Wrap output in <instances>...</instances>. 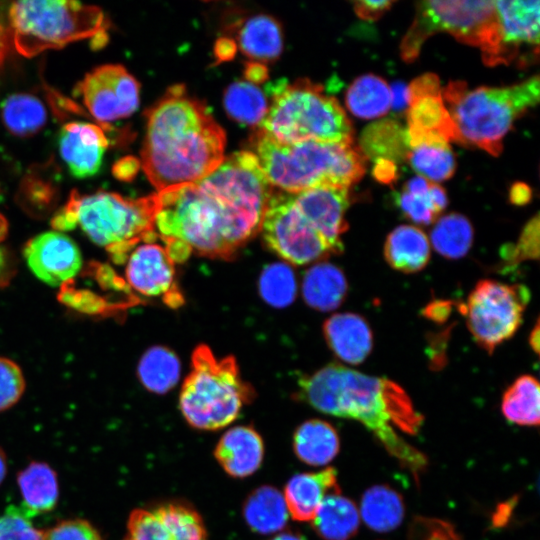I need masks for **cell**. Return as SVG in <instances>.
<instances>
[{
  "instance_id": "cell-1",
  "label": "cell",
  "mask_w": 540,
  "mask_h": 540,
  "mask_svg": "<svg viewBox=\"0 0 540 540\" xmlns=\"http://www.w3.org/2000/svg\"><path fill=\"white\" fill-rule=\"evenodd\" d=\"M274 190L252 152L232 153L204 178L156 192L155 232L174 263L193 252L228 260L260 231Z\"/></svg>"
},
{
  "instance_id": "cell-2",
  "label": "cell",
  "mask_w": 540,
  "mask_h": 540,
  "mask_svg": "<svg viewBox=\"0 0 540 540\" xmlns=\"http://www.w3.org/2000/svg\"><path fill=\"white\" fill-rule=\"evenodd\" d=\"M298 387V398L314 409L363 424L403 468L419 479L427 458L398 431L417 434L423 416L400 385L333 363L302 376Z\"/></svg>"
},
{
  "instance_id": "cell-3",
  "label": "cell",
  "mask_w": 540,
  "mask_h": 540,
  "mask_svg": "<svg viewBox=\"0 0 540 540\" xmlns=\"http://www.w3.org/2000/svg\"><path fill=\"white\" fill-rule=\"evenodd\" d=\"M146 115L139 163L157 192L198 181L224 160L223 128L184 86L169 88Z\"/></svg>"
},
{
  "instance_id": "cell-4",
  "label": "cell",
  "mask_w": 540,
  "mask_h": 540,
  "mask_svg": "<svg viewBox=\"0 0 540 540\" xmlns=\"http://www.w3.org/2000/svg\"><path fill=\"white\" fill-rule=\"evenodd\" d=\"M252 147L270 184L284 192L316 187L348 189L365 173V155L353 143H282L258 130Z\"/></svg>"
},
{
  "instance_id": "cell-5",
  "label": "cell",
  "mask_w": 540,
  "mask_h": 540,
  "mask_svg": "<svg viewBox=\"0 0 540 540\" xmlns=\"http://www.w3.org/2000/svg\"><path fill=\"white\" fill-rule=\"evenodd\" d=\"M157 210V193L131 199L107 191H72L51 224L60 232L79 226L92 242L109 252L114 262L121 264L137 244L157 236Z\"/></svg>"
},
{
  "instance_id": "cell-6",
  "label": "cell",
  "mask_w": 540,
  "mask_h": 540,
  "mask_svg": "<svg viewBox=\"0 0 540 540\" xmlns=\"http://www.w3.org/2000/svg\"><path fill=\"white\" fill-rule=\"evenodd\" d=\"M441 92L461 143L497 156L513 122L539 102L540 80L536 75L511 86L472 90L463 81H451Z\"/></svg>"
},
{
  "instance_id": "cell-7",
  "label": "cell",
  "mask_w": 540,
  "mask_h": 540,
  "mask_svg": "<svg viewBox=\"0 0 540 540\" xmlns=\"http://www.w3.org/2000/svg\"><path fill=\"white\" fill-rule=\"evenodd\" d=\"M257 127L282 143L353 142L352 124L339 102L307 79L275 86L268 111Z\"/></svg>"
},
{
  "instance_id": "cell-8",
  "label": "cell",
  "mask_w": 540,
  "mask_h": 540,
  "mask_svg": "<svg viewBox=\"0 0 540 540\" xmlns=\"http://www.w3.org/2000/svg\"><path fill=\"white\" fill-rule=\"evenodd\" d=\"M191 371L183 382L179 406L187 423L198 430H218L232 423L254 390L240 374L233 356L217 358L206 345L192 353Z\"/></svg>"
},
{
  "instance_id": "cell-9",
  "label": "cell",
  "mask_w": 540,
  "mask_h": 540,
  "mask_svg": "<svg viewBox=\"0 0 540 540\" xmlns=\"http://www.w3.org/2000/svg\"><path fill=\"white\" fill-rule=\"evenodd\" d=\"M107 24L99 7L78 1H16L8 9V32L15 50L24 57L102 36Z\"/></svg>"
},
{
  "instance_id": "cell-10",
  "label": "cell",
  "mask_w": 540,
  "mask_h": 540,
  "mask_svg": "<svg viewBox=\"0 0 540 540\" xmlns=\"http://www.w3.org/2000/svg\"><path fill=\"white\" fill-rule=\"evenodd\" d=\"M437 32H448L462 43L479 47L484 63L490 65L499 40L495 1L418 2L400 45L404 61H414L424 42Z\"/></svg>"
},
{
  "instance_id": "cell-11",
  "label": "cell",
  "mask_w": 540,
  "mask_h": 540,
  "mask_svg": "<svg viewBox=\"0 0 540 540\" xmlns=\"http://www.w3.org/2000/svg\"><path fill=\"white\" fill-rule=\"evenodd\" d=\"M260 231L269 249L297 265L323 260L343 251L320 232L297 204L292 192L273 191Z\"/></svg>"
},
{
  "instance_id": "cell-12",
  "label": "cell",
  "mask_w": 540,
  "mask_h": 540,
  "mask_svg": "<svg viewBox=\"0 0 540 540\" xmlns=\"http://www.w3.org/2000/svg\"><path fill=\"white\" fill-rule=\"evenodd\" d=\"M529 298L524 285L484 279L476 284L460 310L475 342L491 354L518 330Z\"/></svg>"
},
{
  "instance_id": "cell-13",
  "label": "cell",
  "mask_w": 540,
  "mask_h": 540,
  "mask_svg": "<svg viewBox=\"0 0 540 540\" xmlns=\"http://www.w3.org/2000/svg\"><path fill=\"white\" fill-rule=\"evenodd\" d=\"M138 81L119 64H105L87 73L75 93L100 123L126 118L139 106Z\"/></svg>"
},
{
  "instance_id": "cell-14",
  "label": "cell",
  "mask_w": 540,
  "mask_h": 540,
  "mask_svg": "<svg viewBox=\"0 0 540 540\" xmlns=\"http://www.w3.org/2000/svg\"><path fill=\"white\" fill-rule=\"evenodd\" d=\"M407 123L409 147L423 142L461 143L444 104L439 78L433 73L417 77L407 87Z\"/></svg>"
},
{
  "instance_id": "cell-15",
  "label": "cell",
  "mask_w": 540,
  "mask_h": 540,
  "mask_svg": "<svg viewBox=\"0 0 540 540\" xmlns=\"http://www.w3.org/2000/svg\"><path fill=\"white\" fill-rule=\"evenodd\" d=\"M125 280L141 296L161 299L171 308L184 304L178 286L175 263L158 235L137 244L125 260Z\"/></svg>"
},
{
  "instance_id": "cell-16",
  "label": "cell",
  "mask_w": 540,
  "mask_h": 540,
  "mask_svg": "<svg viewBox=\"0 0 540 540\" xmlns=\"http://www.w3.org/2000/svg\"><path fill=\"white\" fill-rule=\"evenodd\" d=\"M121 540H208V534L192 505L172 500L131 511Z\"/></svg>"
},
{
  "instance_id": "cell-17",
  "label": "cell",
  "mask_w": 540,
  "mask_h": 540,
  "mask_svg": "<svg viewBox=\"0 0 540 540\" xmlns=\"http://www.w3.org/2000/svg\"><path fill=\"white\" fill-rule=\"evenodd\" d=\"M499 41L491 66L522 67L539 54V1H495Z\"/></svg>"
},
{
  "instance_id": "cell-18",
  "label": "cell",
  "mask_w": 540,
  "mask_h": 540,
  "mask_svg": "<svg viewBox=\"0 0 540 540\" xmlns=\"http://www.w3.org/2000/svg\"><path fill=\"white\" fill-rule=\"evenodd\" d=\"M22 253L32 274L53 287L72 280L83 265L78 245L68 235L56 230L42 232L29 239Z\"/></svg>"
},
{
  "instance_id": "cell-19",
  "label": "cell",
  "mask_w": 540,
  "mask_h": 540,
  "mask_svg": "<svg viewBox=\"0 0 540 540\" xmlns=\"http://www.w3.org/2000/svg\"><path fill=\"white\" fill-rule=\"evenodd\" d=\"M108 146L109 140L97 124L73 121L66 123L60 131L61 157L76 178L95 175Z\"/></svg>"
},
{
  "instance_id": "cell-20",
  "label": "cell",
  "mask_w": 540,
  "mask_h": 540,
  "mask_svg": "<svg viewBox=\"0 0 540 540\" xmlns=\"http://www.w3.org/2000/svg\"><path fill=\"white\" fill-rule=\"evenodd\" d=\"M214 456L229 476L245 478L260 468L264 458V442L253 426H235L221 436Z\"/></svg>"
},
{
  "instance_id": "cell-21",
  "label": "cell",
  "mask_w": 540,
  "mask_h": 540,
  "mask_svg": "<svg viewBox=\"0 0 540 540\" xmlns=\"http://www.w3.org/2000/svg\"><path fill=\"white\" fill-rule=\"evenodd\" d=\"M333 493H340L337 472L327 467L319 472L295 474L286 483L283 496L293 520L311 522L322 501Z\"/></svg>"
},
{
  "instance_id": "cell-22",
  "label": "cell",
  "mask_w": 540,
  "mask_h": 540,
  "mask_svg": "<svg viewBox=\"0 0 540 540\" xmlns=\"http://www.w3.org/2000/svg\"><path fill=\"white\" fill-rule=\"evenodd\" d=\"M325 340L334 354L349 364H359L370 354L373 336L366 320L358 314L339 313L323 325Z\"/></svg>"
},
{
  "instance_id": "cell-23",
  "label": "cell",
  "mask_w": 540,
  "mask_h": 540,
  "mask_svg": "<svg viewBox=\"0 0 540 540\" xmlns=\"http://www.w3.org/2000/svg\"><path fill=\"white\" fill-rule=\"evenodd\" d=\"M24 512L30 517L52 512L59 500L56 471L46 462L32 461L17 474Z\"/></svg>"
},
{
  "instance_id": "cell-24",
  "label": "cell",
  "mask_w": 540,
  "mask_h": 540,
  "mask_svg": "<svg viewBox=\"0 0 540 540\" xmlns=\"http://www.w3.org/2000/svg\"><path fill=\"white\" fill-rule=\"evenodd\" d=\"M384 257L395 270L414 273L422 270L430 259V242L426 234L413 225H400L392 230L384 244Z\"/></svg>"
},
{
  "instance_id": "cell-25",
  "label": "cell",
  "mask_w": 540,
  "mask_h": 540,
  "mask_svg": "<svg viewBox=\"0 0 540 540\" xmlns=\"http://www.w3.org/2000/svg\"><path fill=\"white\" fill-rule=\"evenodd\" d=\"M339 450V435L327 421L310 419L294 431L293 451L300 461L308 465H326L336 457Z\"/></svg>"
},
{
  "instance_id": "cell-26",
  "label": "cell",
  "mask_w": 540,
  "mask_h": 540,
  "mask_svg": "<svg viewBox=\"0 0 540 540\" xmlns=\"http://www.w3.org/2000/svg\"><path fill=\"white\" fill-rule=\"evenodd\" d=\"M242 512L248 527L262 535L281 531L289 514L284 496L270 485L253 490L245 499Z\"/></svg>"
},
{
  "instance_id": "cell-27",
  "label": "cell",
  "mask_w": 540,
  "mask_h": 540,
  "mask_svg": "<svg viewBox=\"0 0 540 540\" xmlns=\"http://www.w3.org/2000/svg\"><path fill=\"white\" fill-rule=\"evenodd\" d=\"M347 289L343 272L330 263L311 266L303 277V298L309 306L319 311L336 309L345 299Z\"/></svg>"
},
{
  "instance_id": "cell-28",
  "label": "cell",
  "mask_w": 540,
  "mask_h": 540,
  "mask_svg": "<svg viewBox=\"0 0 540 540\" xmlns=\"http://www.w3.org/2000/svg\"><path fill=\"white\" fill-rule=\"evenodd\" d=\"M359 523L355 503L340 493L328 495L311 521L313 530L324 540H348L356 534Z\"/></svg>"
},
{
  "instance_id": "cell-29",
  "label": "cell",
  "mask_w": 540,
  "mask_h": 540,
  "mask_svg": "<svg viewBox=\"0 0 540 540\" xmlns=\"http://www.w3.org/2000/svg\"><path fill=\"white\" fill-rule=\"evenodd\" d=\"M238 43L246 56L257 61H271L282 52V29L273 17L255 15L241 26Z\"/></svg>"
},
{
  "instance_id": "cell-30",
  "label": "cell",
  "mask_w": 540,
  "mask_h": 540,
  "mask_svg": "<svg viewBox=\"0 0 540 540\" xmlns=\"http://www.w3.org/2000/svg\"><path fill=\"white\" fill-rule=\"evenodd\" d=\"M349 111L361 119H374L391 108L392 94L387 82L374 74L356 78L346 92Z\"/></svg>"
},
{
  "instance_id": "cell-31",
  "label": "cell",
  "mask_w": 540,
  "mask_h": 540,
  "mask_svg": "<svg viewBox=\"0 0 540 540\" xmlns=\"http://www.w3.org/2000/svg\"><path fill=\"white\" fill-rule=\"evenodd\" d=\"M180 370L179 359L173 351L163 346H153L141 356L137 376L148 391L164 394L178 383Z\"/></svg>"
},
{
  "instance_id": "cell-32",
  "label": "cell",
  "mask_w": 540,
  "mask_h": 540,
  "mask_svg": "<svg viewBox=\"0 0 540 540\" xmlns=\"http://www.w3.org/2000/svg\"><path fill=\"white\" fill-rule=\"evenodd\" d=\"M501 410L511 423L538 426L540 423V390L537 379L531 375L518 377L505 391Z\"/></svg>"
},
{
  "instance_id": "cell-33",
  "label": "cell",
  "mask_w": 540,
  "mask_h": 540,
  "mask_svg": "<svg viewBox=\"0 0 540 540\" xmlns=\"http://www.w3.org/2000/svg\"><path fill=\"white\" fill-rule=\"evenodd\" d=\"M360 516L368 527L386 532L395 529L404 516L402 497L387 486L368 489L361 500Z\"/></svg>"
},
{
  "instance_id": "cell-34",
  "label": "cell",
  "mask_w": 540,
  "mask_h": 540,
  "mask_svg": "<svg viewBox=\"0 0 540 540\" xmlns=\"http://www.w3.org/2000/svg\"><path fill=\"white\" fill-rule=\"evenodd\" d=\"M362 153L375 161L385 159L396 163L407 157L409 146L406 130L392 120L369 125L361 136Z\"/></svg>"
},
{
  "instance_id": "cell-35",
  "label": "cell",
  "mask_w": 540,
  "mask_h": 540,
  "mask_svg": "<svg viewBox=\"0 0 540 540\" xmlns=\"http://www.w3.org/2000/svg\"><path fill=\"white\" fill-rule=\"evenodd\" d=\"M223 103L232 119L255 126L263 120L269 107L263 91L246 79L229 85L224 93Z\"/></svg>"
},
{
  "instance_id": "cell-36",
  "label": "cell",
  "mask_w": 540,
  "mask_h": 540,
  "mask_svg": "<svg viewBox=\"0 0 540 540\" xmlns=\"http://www.w3.org/2000/svg\"><path fill=\"white\" fill-rule=\"evenodd\" d=\"M5 126L17 136H30L46 122V110L42 102L29 94H13L1 105Z\"/></svg>"
},
{
  "instance_id": "cell-37",
  "label": "cell",
  "mask_w": 540,
  "mask_h": 540,
  "mask_svg": "<svg viewBox=\"0 0 540 540\" xmlns=\"http://www.w3.org/2000/svg\"><path fill=\"white\" fill-rule=\"evenodd\" d=\"M430 238L440 255L450 259L461 258L472 246L473 227L465 216L451 213L436 222Z\"/></svg>"
},
{
  "instance_id": "cell-38",
  "label": "cell",
  "mask_w": 540,
  "mask_h": 540,
  "mask_svg": "<svg viewBox=\"0 0 540 540\" xmlns=\"http://www.w3.org/2000/svg\"><path fill=\"white\" fill-rule=\"evenodd\" d=\"M407 160L425 179L443 181L455 171L454 154L447 142H423L409 147Z\"/></svg>"
},
{
  "instance_id": "cell-39",
  "label": "cell",
  "mask_w": 540,
  "mask_h": 540,
  "mask_svg": "<svg viewBox=\"0 0 540 540\" xmlns=\"http://www.w3.org/2000/svg\"><path fill=\"white\" fill-rule=\"evenodd\" d=\"M396 204L411 221L416 224H431L446 208L448 198L438 184H430L424 193L414 194L403 190L396 197Z\"/></svg>"
},
{
  "instance_id": "cell-40",
  "label": "cell",
  "mask_w": 540,
  "mask_h": 540,
  "mask_svg": "<svg viewBox=\"0 0 540 540\" xmlns=\"http://www.w3.org/2000/svg\"><path fill=\"white\" fill-rule=\"evenodd\" d=\"M259 291L263 300L271 306L283 308L290 305L297 291L292 268L283 262L267 265L260 275Z\"/></svg>"
},
{
  "instance_id": "cell-41",
  "label": "cell",
  "mask_w": 540,
  "mask_h": 540,
  "mask_svg": "<svg viewBox=\"0 0 540 540\" xmlns=\"http://www.w3.org/2000/svg\"><path fill=\"white\" fill-rule=\"evenodd\" d=\"M539 227V215L536 214L525 224L516 243L502 247L500 255L506 266H516L539 258Z\"/></svg>"
},
{
  "instance_id": "cell-42",
  "label": "cell",
  "mask_w": 540,
  "mask_h": 540,
  "mask_svg": "<svg viewBox=\"0 0 540 540\" xmlns=\"http://www.w3.org/2000/svg\"><path fill=\"white\" fill-rule=\"evenodd\" d=\"M26 388L21 367L12 359L0 356V412L19 402Z\"/></svg>"
},
{
  "instance_id": "cell-43",
  "label": "cell",
  "mask_w": 540,
  "mask_h": 540,
  "mask_svg": "<svg viewBox=\"0 0 540 540\" xmlns=\"http://www.w3.org/2000/svg\"><path fill=\"white\" fill-rule=\"evenodd\" d=\"M22 508L10 506L0 516V540H43V531L36 529Z\"/></svg>"
},
{
  "instance_id": "cell-44",
  "label": "cell",
  "mask_w": 540,
  "mask_h": 540,
  "mask_svg": "<svg viewBox=\"0 0 540 540\" xmlns=\"http://www.w3.org/2000/svg\"><path fill=\"white\" fill-rule=\"evenodd\" d=\"M43 540H103L97 528L80 518L62 520L43 531Z\"/></svg>"
},
{
  "instance_id": "cell-45",
  "label": "cell",
  "mask_w": 540,
  "mask_h": 540,
  "mask_svg": "<svg viewBox=\"0 0 540 540\" xmlns=\"http://www.w3.org/2000/svg\"><path fill=\"white\" fill-rule=\"evenodd\" d=\"M8 235V222L0 212V288L9 285L16 273L15 259L10 250L5 246Z\"/></svg>"
},
{
  "instance_id": "cell-46",
  "label": "cell",
  "mask_w": 540,
  "mask_h": 540,
  "mask_svg": "<svg viewBox=\"0 0 540 540\" xmlns=\"http://www.w3.org/2000/svg\"><path fill=\"white\" fill-rule=\"evenodd\" d=\"M389 0H361L354 2V10L357 16L364 20H376L381 17L393 4Z\"/></svg>"
},
{
  "instance_id": "cell-47",
  "label": "cell",
  "mask_w": 540,
  "mask_h": 540,
  "mask_svg": "<svg viewBox=\"0 0 540 540\" xmlns=\"http://www.w3.org/2000/svg\"><path fill=\"white\" fill-rule=\"evenodd\" d=\"M373 175L381 183H393L397 178L396 163L385 159L376 160Z\"/></svg>"
},
{
  "instance_id": "cell-48",
  "label": "cell",
  "mask_w": 540,
  "mask_h": 540,
  "mask_svg": "<svg viewBox=\"0 0 540 540\" xmlns=\"http://www.w3.org/2000/svg\"><path fill=\"white\" fill-rule=\"evenodd\" d=\"M139 166L140 163L136 161V159L130 157L125 158L115 164L113 173L119 179L128 180L135 175Z\"/></svg>"
},
{
  "instance_id": "cell-49",
  "label": "cell",
  "mask_w": 540,
  "mask_h": 540,
  "mask_svg": "<svg viewBox=\"0 0 540 540\" xmlns=\"http://www.w3.org/2000/svg\"><path fill=\"white\" fill-rule=\"evenodd\" d=\"M531 189L524 183H515L509 193L510 201L515 205H524L531 199Z\"/></svg>"
},
{
  "instance_id": "cell-50",
  "label": "cell",
  "mask_w": 540,
  "mask_h": 540,
  "mask_svg": "<svg viewBox=\"0 0 540 540\" xmlns=\"http://www.w3.org/2000/svg\"><path fill=\"white\" fill-rule=\"evenodd\" d=\"M391 88L392 103L395 109H404L407 106V87L401 83L394 84Z\"/></svg>"
},
{
  "instance_id": "cell-51",
  "label": "cell",
  "mask_w": 540,
  "mask_h": 540,
  "mask_svg": "<svg viewBox=\"0 0 540 540\" xmlns=\"http://www.w3.org/2000/svg\"><path fill=\"white\" fill-rule=\"evenodd\" d=\"M425 312L429 318L434 320H444L450 312V305L445 302L431 303L426 307Z\"/></svg>"
},
{
  "instance_id": "cell-52",
  "label": "cell",
  "mask_w": 540,
  "mask_h": 540,
  "mask_svg": "<svg viewBox=\"0 0 540 540\" xmlns=\"http://www.w3.org/2000/svg\"><path fill=\"white\" fill-rule=\"evenodd\" d=\"M245 77L247 81L258 83L266 79L267 69L259 63L250 64L246 69Z\"/></svg>"
},
{
  "instance_id": "cell-53",
  "label": "cell",
  "mask_w": 540,
  "mask_h": 540,
  "mask_svg": "<svg viewBox=\"0 0 540 540\" xmlns=\"http://www.w3.org/2000/svg\"><path fill=\"white\" fill-rule=\"evenodd\" d=\"M268 540H307L304 535L296 531H282Z\"/></svg>"
},
{
  "instance_id": "cell-54",
  "label": "cell",
  "mask_w": 540,
  "mask_h": 540,
  "mask_svg": "<svg viewBox=\"0 0 540 540\" xmlns=\"http://www.w3.org/2000/svg\"><path fill=\"white\" fill-rule=\"evenodd\" d=\"M529 344L533 351L539 352V322L537 321L529 337Z\"/></svg>"
},
{
  "instance_id": "cell-55",
  "label": "cell",
  "mask_w": 540,
  "mask_h": 540,
  "mask_svg": "<svg viewBox=\"0 0 540 540\" xmlns=\"http://www.w3.org/2000/svg\"><path fill=\"white\" fill-rule=\"evenodd\" d=\"M7 51V33L5 27L0 22V65L2 64Z\"/></svg>"
},
{
  "instance_id": "cell-56",
  "label": "cell",
  "mask_w": 540,
  "mask_h": 540,
  "mask_svg": "<svg viewBox=\"0 0 540 540\" xmlns=\"http://www.w3.org/2000/svg\"><path fill=\"white\" fill-rule=\"evenodd\" d=\"M8 469L7 456L3 449L0 447V485L6 477Z\"/></svg>"
}]
</instances>
